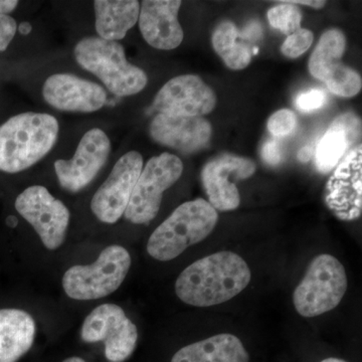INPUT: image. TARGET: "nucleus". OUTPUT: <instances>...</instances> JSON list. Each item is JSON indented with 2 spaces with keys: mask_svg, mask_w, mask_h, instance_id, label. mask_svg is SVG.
<instances>
[{
  "mask_svg": "<svg viewBox=\"0 0 362 362\" xmlns=\"http://www.w3.org/2000/svg\"><path fill=\"white\" fill-rule=\"evenodd\" d=\"M250 356L240 338L223 333L178 350L171 362H249Z\"/></svg>",
  "mask_w": 362,
  "mask_h": 362,
  "instance_id": "21",
  "label": "nucleus"
},
{
  "mask_svg": "<svg viewBox=\"0 0 362 362\" xmlns=\"http://www.w3.org/2000/svg\"><path fill=\"white\" fill-rule=\"evenodd\" d=\"M327 94L321 89H311L300 93L295 99V106L298 110L304 113L318 110L325 106Z\"/></svg>",
  "mask_w": 362,
  "mask_h": 362,
  "instance_id": "27",
  "label": "nucleus"
},
{
  "mask_svg": "<svg viewBox=\"0 0 362 362\" xmlns=\"http://www.w3.org/2000/svg\"><path fill=\"white\" fill-rule=\"evenodd\" d=\"M243 40L244 37L232 21L220 23L211 37L214 51L232 70H244L251 63V49Z\"/></svg>",
  "mask_w": 362,
  "mask_h": 362,
  "instance_id": "23",
  "label": "nucleus"
},
{
  "mask_svg": "<svg viewBox=\"0 0 362 362\" xmlns=\"http://www.w3.org/2000/svg\"><path fill=\"white\" fill-rule=\"evenodd\" d=\"M262 157L269 165H277L282 160V150L277 140H268L262 148Z\"/></svg>",
  "mask_w": 362,
  "mask_h": 362,
  "instance_id": "29",
  "label": "nucleus"
},
{
  "mask_svg": "<svg viewBox=\"0 0 362 362\" xmlns=\"http://www.w3.org/2000/svg\"><path fill=\"white\" fill-rule=\"evenodd\" d=\"M181 1L145 0L140 6L139 28L147 44L161 51L180 47L183 30L178 21Z\"/></svg>",
  "mask_w": 362,
  "mask_h": 362,
  "instance_id": "18",
  "label": "nucleus"
},
{
  "mask_svg": "<svg viewBox=\"0 0 362 362\" xmlns=\"http://www.w3.org/2000/svg\"><path fill=\"white\" fill-rule=\"evenodd\" d=\"M346 39L341 30L332 28L321 35L309 59V71L339 97L356 96L361 90V75L341 63Z\"/></svg>",
  "mask_w": 362,
  "mask_h": 362,
  "instance_id": "10",
  "label": "nucleus"
},
{
  "mask_svg": "<svg viewBox=\"0 0 362 362\" xmlns=\"http://www.w3.org/2000/svg\"><path fill=\"white\" fill-rule=\"evenodd\" d=\"M279 6L272 7L268 11V21L272 28L290 35L299 30L302 14L297 6L281 1Z\"/></svg>",
  "mask_w": 362,
  "mask_h": 362,
  "instance_id": "24",
  "label": "nucleus"
},
{
  "mask_svg": "<svg viewBox=\"0 0 362 362\" xmlns=\"http://www.w3.org/2000/svg\"><path fill=\"white\" fill-rule=\"evenodd\" d=\"M285 4H293V6H296V4H301V6H307L313 7V8H322V7L325 6V1H320V0H315V1H302V0H287V1H283Z\"/></svg>",
  "mask_w": 362,
  "mask_h": 362,
  "instance_id": "30",
  "label": "nucleus"
},
{
  "mask_svg": "<svg viewBox=\"0 0 362 362\" xmlns=\"http://www.w3.org/2000/svg\"><path fill=\"white\" fill-rule=\"evenodd\" d=\"M58 120L49 114H20L0 126V170L18 173L44 158L58 139Z\"/></svg>",
  "mask_w": 362,
  "mask_h": 362,
  "instance_id": "2",
  "label": "nucleus"
},
{
  "mask_svg": "<svg viewBox=\"0 0 362 362\" xmlns=\"http://www.w3.org/2000/svg\"><path fill=\"white\" fill-rule=\"evenodd\" d=\"M35 319L21 309H0V362H16L32 349Z\"/></svg>",
  "mask_w": 362,
  "mask_h": 362,
  "instance_id": "20",
  "label": "nucleus"
},
{
  "mask_svg": "<svg viewBox=\"0 0 362 362\" xmlns=\"http://www.w3.org/2000/svg\"><path fill=\"white\" fill-rule=\"evenodd\" d=\"M81 337L87 343L104 342L106 358L123 362L134 352L138 330L120 306L107 303L100 305L86 317Z\"/></svg>",
  "mask_w": 362,
  "mask_h": 362,
  "instance_id": "8",
  "label": "nucleus"
},
{
  "mask_svg": "<svg viewBox=\"0 0 362 362\" xmlns=\"http://www.w3.org/2000/svg\"><path fill=\"white\" fill-rule=\"evenodd\" d=\"M297 118L294 112L282 109L274 113L268 120V130L274 137H285L296 129Z\"/></svg>",
  "mask_w": 362,
  "mask_h": 362,
  "instance_id": "26",
  "label": "nucleus"
},
{
  "mask_svg": "<svg viewBox=\"0 0 362 362\" xmlns=\"http://www.w3.org/2000/svg\"><path fill=\"white\" fill-rule=\"evenodd\" d=\"M131 267L129 252L113 245L102 251L90 265H76L66 271L63 288L68 297L80 301L101 299L119 289Z\"/></svg>",
  "mask_w": 362,
  "mask_h": 362,
  "instance_id": "6",
  "label": "nucleus"
},
{
  "mask_svg": "<svg viewBox=\"0 0 362 362\" xmlns=\"http://www.w3.org/2000/svg\"><path fill=\"white\" fill-rule=\"evenodd\" d=\"M110 151V139L103 130L94 128L88 131L78 143L73 158L54 162L61 187L71 192L84 189L103 168Z\"/></svg>",
  "mask_w": 362,
  "mask_h": 362,
  "instance_id": "12",
  "label": "nucleus"
},
{
  "mask_svg": "<svg viewBox=\"0 0 362 362\" xmlns=\"http://www.w3.org/2000/svg\"><path fill=\"white\" fill-rule=\"evenodd\" d=\"M256 173L251 159L221 154L211 159L202 173V185L214 209L230 211L240 206V197L235 180H247Z\"/></svg>",
  "mask_w": 362,
  "mask_h": 362,
  "instance_id": "13",
  "label": "nucleus"
},
{
  "mask_svg": "<svg viewBox=\"0 0 362 362\" xmlns=\"http://www.w3.org/2000/svg\"><path fill=\"white\" fill-rule=\"evenodd\" d=\"M142 169L143 158L137 151L127 152L117 161L90 202V209L98 220L110 225L120 220Z\"/></svg>",
  "mask_w": 362,
  "mask_h": 362,
  "instance_id": "11",
  "label": "nucleus"
},
{
  "mask_svg": "<svg viewBox=\"0 0 362 362\" xmlns=\"http://www.w3.org/2000/svg\"><path fill=\"white\" fill-rule=\"evenodd\" d=\"M74 56L78 65L99 78L116 96L138 94L148 82L145 71L127 61L118 42L86 37L76 45Z\"/></svg>",
  "mask_w": 362,
  "mask_h": 362,
  "instance_id": "4",
  "label": "nucleus"
},
{
  "mask_svg": "<svg viewBox=\"0 0 362 362\" xmlns=\"http://www.w3.org/2000/svg\"><path fill=\"white\" fill-rule=\"evenodd\" d=\"M63 362H86L84 359L80 358V357H70V358H66Z\"/></svg>",
  "mask_w": 362,
  "mask_h": 362,
  "instance_id": "33",
  "label": "nucleus"
},
{
  "mask_svg": "<svg viewBox=\"0 0 362 362\" xmlns=\"http://www.w3.org/2000/svg\"><path fill=\"white\" fill-rule=\"evenodd\" d=\"M313 40V33L305 28H299L292 35H288L283 42L281 51L287 58L297 59L310 49Z\"/></svg>",
  "mask_w": 362,
  "mask_h": 362,
  "instance_id": "25",
  "label": "nucleus"
},
{
  "mask_svg": "<svg viewBox=\"0 0 362 362\" xmlns=\"http://www.w3.org/2000/svg\"><path fill=\"white\" fill-rule=\"evenodd\" d=\"M149 132L159 144L189 154L206 147L213 129L211 123L202 117L157 114L150 124Z\"/></svg>",
  "mask_w": 362,
  "mask_h": 362,
  "instance_id": "17",
  "label": "nucleus"
},
{
  "mask_svg": "<svg viewBox=\"0 0 362 362\" xmlns=\"http://www.w3.org/2000/svg\"><path fill=\"white\" fill-rule=\"evenodd\" d=\"M347 287L346 271L339 259L329 254L319 255L293 293V303L301 316L322 315L339 305Z\"/></svg>",
  "mask_w": 362,
  "mask_h": 362,
  "instance_id": "5",
  "label": "nucleus"
},
{
  "mask_svg": "<svg viewBox=\"0 0 362 362\" xmlns=\"http://www.w3.org/2000/svg\"><path fill=\"white\" fill-rule=\"evenodd\" d=\"M42 96L59 111L92 113L106 104L103 87L69 74H57L47 78Z\"/></svg>",
  "mask_w": 362,
  "mask_h": 362,
  "instance_id": "16",
  "label": "nucleus"
},
{
  "mask_svg": "<svg viewBox=\"0 0 362 362\" xmlns=\"http://www.w3.org/2000/svg\"><path fill=\"white\" fill-rule=\"evenodd\" d=\"M218 221V211L209 202L197 199L185 202L150 235L147 252L157 261H171L206 239Z\"/></svg>",
  "mask_w": 362,
  "mask_h": 362,
  "instance_id": "3",
  "label": "nucleus"
},
{
  "mask_svg": "<svg viewBox=\"0 0 362 362\" xmlns=\"http://www.w3.org/2000/svg\"><path fill=\"white\" fill-rule=\"evenodd\" d=\"M321 362H347V361H343V359L334 358V357H330V358L324 359V361H322Z\"/></svg>",
  "mask_w": 362,
  "mask_h": 362,
  "instance_id": "34",
  "label": "nucleus"
},
{
  "mask_svg": "<svg viewBox=\"0 0 362 362\" xmlns=\"http://www.w3.org/2000/svg\"><path fill=\"white\" fill-rule=\"evenodd\" d=\"M99 37L111 42L122 40L139 18L136 0H97L94 2Z\"/></svg>",
  "mask_w": 362,
  "mask_h": 362,
  "instance_id": "22",
  "label": "nucleus"
},
{
  "mask_svg": "<svg viewBox=\"0 0 362 362\" xmlns=\"http://www.w3.org/2000/svg\"><path fill=\"white\" fill-rule=\"evenodd\" d=\"M216 96L199 76H178L157 93L152 109L165 115L202 117L216 108Z\"/></svg>",
  "mask_w": 362,
  "mask_h": 362,
  "instance_id": "14",
  "label": "nucleus"
},
{
  "mask_svg": "<svg viewBox=\"0 0 362 362\" xmlns=\"http://www.w3.org/2000/svg\"><path fill=\"white\" fill-rule=\"evenodd\" d=\"M362 146L344 157L327 183L326 202L342 221L357 220L362 211Z\"/></svg>",
  "mask_w": 362,
  "mask_h": 362,
  "instance_id": "15",
  "label": "nucleus"
},
{
  "mask_svg": "<svg viewBox=\"0 0 362 362\" xmlns=\"http://www.w3.org/2000/svg\"><path fill=\"white\" fill-rule=\"evenodd\" d=\"M182 161L170 153L152 157L143 168L126 209L125 218L135 225H147L160 209L164 192L180 180Z\"/></svg>",
  "mask_w": 362,
  "mask_h": 362,
  "instance_id": "7",
  "label": "nucleus"
},
{
  "mask_svg": "<svg viewBox=\"0 0 362 362\" xmlns=\"http://www.w3.org/2000/svg\"><path fill=\"white\" fill-rule=\"evenodd\" d=\"M16 209L35 228L47 249L54 251L64 244L70 211L47 188L40 185L26 188L16 199Z\"/></svg>",
  "mask_w": 362,
  "mask_h": 362,
  "instance_id": "9",
  "label": "nucleus"
},
{
  "mask_svg": "<svg viewBox=\"0 0 362 362\" xmlns=\"http://www.w3.org/2000/svg\"><path fill=\"white\" fill-rule=\"evenodd\" d=\"M18 25L16 21L7 14H0V52L6 51L16 35Z\"/></svg>",
  "mask_w": 362,
  "mask_h": 362,
  "instance_id": "28",
  "label": "nucleus"
},
{
  "mask_svg": "<svg viewBox=\"0 0 362 362\" xmlns=\"http://www.w3.org/2000/svg\"><path fill=\"white\" fill-rule=\"evenodd\" d=\"M361 135V121L358 117L354 113L337 117L317 144V169L321 173L332 170Z\"/></svg>",
  "mask_w": 362,
  "mask_h": 362,
  "instance_id": "19",
  "label": "nucleus"
},
{
  "mask_svg": "<svg viewBox=\"0 0 362 362\" xmlns=\"http://www.w3.org/2000/svg\"><path fill=\"white\" fill-rule=\"evenodd\" d=\"M251 279V269L242 257L233 252H218L181 272L175 292L181 301L192 306H214L238 296Z\"/></svg>",
  "mask_w": 362,
  "mask_h": 362,
  "instance_id": "1",
  "label": "nucleus"
},
{
  "mask_svg": "<svg viewBox=\"0 0 362 362\" xmlns=\"http://www.w3.org/2000/svg\"><path fill=\"white\" fill-rule=\"evenodd\" d=\"M311 153L310 147H305V148L300 150L298 158L300 161L307 162L311 158Z\"/></svg>",
  "mask_w": 362,
  "mask_h": 362,
  "instance_id": "31",
  "label": "nucleus"
},
{
  "mask_svg": "<svg viewBox=\"0 0 362 362\" xmlns=\"http://www.w3.org/2000/svg\"><path fill=\"white\" fill-rule=\"evenodd\" d=\"M18 30L21 35H28L33 30V26L30 23H21L20 25H18Z\"/></svg>",
  "mask_w": 362,
  "mask_h": 362,
  "instance_id": "32",
  "label": "nucleus"
}]
</instances>
